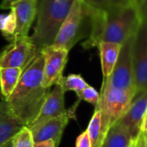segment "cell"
Here are the masks:
<instances>
[{"label":"cell","mask_w":147,"mask_h":147,"mask_svg":"<svg viewBox=\"0 0 147 147\" xmlns=\"http://www.w3.org/2000/svg\"><path fill=\"white\" fill-rule=\"evenodd\" d=\"M34 140L30 130L24 127L12 140V147H33Z\"/></svg>","instance_id":"ffe728a7"},{"label":"cell","mask_w":147,"mask_h":147,"mask_svg":"<svg viewBox=\"0 0 147 147\" xmlns=\"http://www.w3.org/2000/svg\"><path fill=\"white\" fill-rule=\"evenodd\" d=\"M142 20L147 22V0H140L137 4Z\"/></svg>","instance_id":"cb8c5ba5"},{"label":"cell","mask_w":147,"mask_h":147,"mask_svg":"<svg viewBox=\"0 0 147 147\" xmlns=\"http://www.w3.org/2000/svg\"><path fill=\"white\" fill-rule=\"evenodd\" d=\"M22 70L20 68H0V89L3 98H7L16 87Z\"/></svg>","instance_id":"e0dca14e"},{"label":"cell","mask_w":147,"mask_h":147,"mask_svg":"<svg viewBox=\"0 0 147 147\" xmlns=\"http://www.w3.org/2000/svg\"><path fill=\"white\" fill-rule=\"evenodd\" d=\"M76 147H92L91 140L86 130L79 134V136L77 138Z\"/></svg>","instance_id":"7402d4cb"},{"label":"cell","mask_w":147,"mask_h":147,"mask_svg":"<svg viewBox=\"0 0 147 147\" xmlns=\"http://www.w3.org/2000/svg\"><path fill=\"white\" fill-rule=\"evenodd\" d=\"M134 140L119 121L109 130L101 147H131Z\"/></svg>","instance_id":"2e32d148"},{"label":"cell","mask_w":147,"mask_h":147,"mask_svg":"<svg viewBox=\"0 0 147 147\" xmlns=\"http://www.w3.org/2000/svg\"><path fill=\"white\" fill-rule=\"evenodd\" d=\"M21 0H2L1 3H0V9H10L11 5Z\"/></svg>","instance_id":"4316f807"},{"label":"cell","mask_w":147,"mask_h":147,"mask_svg":"<svg viewBox=\"0 0 147 147\" xmlns=\"http://www.w3.org/2000/svg\"><path fill=\"white\" fill-rule=\"evenodd\" d=\"M146 130H147V109H146V115H145V118H144V122H143V125H142V132L146 131Z\"/></svg>","instance_id":"f1b7e54d"},{"label":"cell","mask_w":147,"mask_h":147,"mask_svg":"<svg viewBox=\"0 0 147 147\" xmlns=\"http://www.w3.org/2000/svg\"><path fill=\"white\" fill-rule=\"evenodd\" d=\"M91 30V8L83 0H74L52 46L70 51Z\"/></svg>","instance_id":"277c9868"},{"label":"cell","mask_w":147,"mask_h":147,"mask_svg":"<svg viewBox=\"0 0 147 147\" xmlns=\"http://www.w3.org/2000/svg\"><path fill=\"white\" fill-rule=\"evenodd\" d=\"M26 127L12 112L5 98L0 101V146L13 138Z\"/></svg>","instance_id":"5bb4252c"},{"label":"cell","mask_w":147,"mask_h":147,"mask_svg":"<svg viewBox=\"0 0 147 147\" xmlns=\"http://www.w3.org/2000/svg\"><path fill=\"white\" fill-rule=\"evenodd\" d=\"M33 147H56L53 140H48L40 142H34Z\"/></svg>","instance_id":"484cf974"},{"label":"cell","mask_w":147,"mask_h":147,"mask_svg":"<svg viewBox=\"0 0 147 147\" xmlns=\"http://www.w3.org/2000/svg\"><path fill=\"white\" fill-rule=\"evenodd\" d=\"M80 102V100L74 103L65 113L59 116L53 118L41 125L29 129L34 142H40L48 140H53L55 143V146L59 147L63 133L71 119H76V110Z\"/></svg>","instance_id":"9c48e42d"},{"label":"cell","mask_w":147,"mask_h":147,"mask_svg":"<svg viewBox=\"0 0 147 147\" xmlns=\"http://www.w3.org/2000/svg\"><path fill=\"white\" fill-rule=\"evenodd\" d=\"M146 109L147 90H146L136 95L127 113L120 120L134 140H136L142 133V125Z\"/></svg>","instance_id":"4fadbf2b"},{"label":"cell","mask_w":147,"mask_h":147,"mask_svg":"<svg viewBox=\"0 0 147 147\" xmlns=\"http://www.w3.org/2000/svg\"><path fill=\"white\" fill-rule=\"evenodd\" d=\"M76 94L80 101L87 102L94 105L95 107L97 105V103L99 102V96H100L99 92L90 85L86 86L84 90L77 92Z\"/></svg>","instance_id":"44dd1931"},{"label":"cell","mask_w":147,"mask_h":147,"mask_svg":"<svg viewBox=\"0 0 147 147\" xmlns=\"http://www.w3.org/2000/svg\"><path fill=\"white\" fill-rule=\"evenodd\" d=\"M59 84H60L65 92L74 91L76 93L89 85L80 74H70L66 77L63 76L59 82Z\"/></svg>","instance_id":"d6986e66"},{"label":"cell","mask_w":147,"mask_h":147,"mask_svg":"<svg viewBox=\"0 0 147 147\" xmlns=\"http://www.w3.org/2000/svg\"><path fill=\"white\" fill-rule=\"evenodd\" d=\"M131 147H145L144 144V139H143V134L142 133L140 134V136L133 141V144Z\"/></svg>","instance_id":"83f0119b"},{"label":"cell","mask_w":147,"mask_h":147,"mask_svg":"<svg viewBox=\"0 0 147 147\" xmlns=\"http://www.w3.org/2000/svg\"><path fill=\"white\" fill-rule=\"evenodd\" d=\"M107 7L109 6H123L133 3V0H106Z\"/></svg>","instance_id":"d4e9b609"},{"label":"cell","mask_w":147,"mask_h":147,"mask_svg":"<svg viewBox=\"0 0 147 147\" xmlns=\"http://www.w3.org/2000/svg\"><path fill=\"white\" fill-rule=\"evenodd\" d=\"M139 2H140V0H133V3H135L136 5L138 4V3H139Z\"/></svg>","instance_id":"1f68e13d"},{"label":"cell","mask_w":147,"mask_h":147,"mask_svg":"<svg viewBox=\"0 0 147 147\" xmlns=\"http://www.w3.org/2000/svg\"><path fill=\"white\" fill-rule=\"evenodd\" d=\"M99 49L103 78H107L114 70L119 58L121 45L115 42L102 41L97 46Z\"/></svg>","instance_id":"9a60e30c"},{"label":"cell","mask_w":147,"mask_h":147,"mask_svg":"<svg viewBox=\"0 0 147 147\" xmlns=\"http://www.w3.org/2000/svg\"><path fill=\"white\" fill-rule=\"evenodd\" d=\"M37 5L38 0H21L11 5L15 27L9 41L28 36L29 29L36 17Z\"/></svg>","instance_id":"8fae6325"},{"label":"cell","mask_w":147,"mask_h":147,"mask_svg":"<svg viewBox=\"0 0 147 147\" xmlns=\"http://www.w3.org/2000/svg\"><path fill=\"white\" fill-rule=\"evenodd\" d=\"M40 51L30 36L16 40L1 52L0 68L14 67L23 71Z\"/></svg>","instance_id":"ba28073f"},{"label":"cell","mask_w":147,"mask_h":147,"mask_svg":"<svg viewBox=\"0 0 147 147\" xmlns=\"http://www.w3.org/2000/svg\"><path fill=\"white\" fill-rule=\"evenodd\" d=\"M44 56L40 51L22 71L20 80L5 98L15 115L28 127L39 114L51 89L42 85Z\"/></svg>","instance_id":"7a4b0ae2"},{"label":"cell","mask_w":147,"mask_h":147,"mask_svg":"<svg viewBox=\"0 0 147 147\" xmlns=\"http://www.w3.org/2000/svg\"><path fill=\"white\" fill-rule=\"evenodd\" d=\"M73 1L38 0L36 25L30 38L40 50L53 44Z\"/></svg>","instance_id":"3957f363"},{"label":"cell","mask_w":147,"mask_h":147,"mask_svg":"<svg viewBox=\"0 0 147 147\" xmlns=\"http://www.w3.org/2000/svg\"><path fill=\"white\" fill-rule=\"evenodd\" d=\"M143 134V139H144V144H145V147H147V130L142 132Z\"/></svg>","instance_id":"f546056e"},{"label":"cell","mask_w":147,"mask_h":147,"mask_svg":"<svg viewBox=\"0 0 147 147\" xmlns=\"http://www.w3.org/2000/svg\"><path fill=\"white\" fill-rule=\"evenodd\" d=\"M141 20L138 6L133 3L102 9H91L90 34L82 46L84 49H90L97 47L102 41L122 45L134 35Z\"/></svg>","instance_id":"6da1fadb"},{"label":"cell","mask_w":147,"mask_h":147,"mask_svg":"<svg viewBox=\"0 0 147 147\" xmlns=\"http://www.w3.org/2000/svg\"><path fill=\"white\" fill-rule=\"evenodd\" d=\"M0 147H12V140H9V141H8V142H6L3 145L0 146Z\"/></svg>","instance_id":"4dcf8cb0"},{"label":"cell","mask_w":147,"mask_h":147,"mask_svg":"<svg viewBox=\"0 0 147 147\" xmlns=\"http://www.w3.org/2000/svg\"><path fill=\"white\" fill-rule=\"evenodd\" d=\"M44 56L42 85L51 89L63 78V71L68 60L70 51L49 46L40 50Z\"/></svg>","instance_id":"30bf717a"},{"label":"cell","mask_w":147,"mask_h":147,"mask_svg":"<svg viewBox=\"0 0 147 147\" xmlns=\"http://www.w3.org/2000/svg\"><path fill=\"white\" fill-rule=\"evenodd\" d=\"M86 131L91 140L92 147L102 146L104 137L102 131V115L101 111L97 108H95L94 114L90 121Z\"/></svg>","instance_id":"ac0fdd59"},{"label":"cell","mask_w":147,"mask_h":147,"mask_svg":"<svg viewBox=\"0 0 147 147\" xmlns=\"http://www.w3.org/2000/svg\"><path fill=\"white\" fill-rule=\"evenodd\" d=\"M99 95V102L95 108L101 111L102 131L105 139L109 130L127 113L136 94L114 88L103 80Z\"/></svg>","instance_id":"5b68a950"},{"label":"cell","mask_w":147,"mask_h":147,"mask_svg":"<svg viewBox=\"0 0 147 147\" xmlns=\"http://www.w3.org/2000/svg\"><path fill=\"white\" fill-rule=\"evenodd\" d=\"M65 93L60 84H55L45 99L39 114L27 127L32 129L65 113L67 109L65 106Z\"/></svg>","instance_id":"7c38bea8"},{"label":"cell","mask_w":147,"mask_h":147,"mask_svg":"<svg viewBox=\"0 0 147 147\" xmlns=\"http://www.w3.org/2000/svg\"><path fill=\"white\" fill-rule=\"evenodd\" d=\"M133 38L134 36L130 37L121 45L119 58L113 71L107 78H103V80L114 88L136 94L132 61Z\"/></svg>","instance_id":"52a82bcc"},{"label":"cell","mask_w":147,"mask_h":147,"mask_svg":"<svg viewBox=\"0 0 147 147\" xmlns=\"http://www.w3.org/2000/svg\"><path fill=\"white\" fill-rule=\"evenodd\" d=\"M132 61L136 95L147 90V22H141L134 35Z\"/></svg>","instance_id":"8992f818"},{"label":"cell","mask_w":147,"mask_h":147,"mask_svg":"<svg viewBox=\"0 0 147 147\" xmlns=\"http://www.w3.org/2000/svg\"><path fill=\"white\" fill-rule=\"evenodd\" d=\"M85 4H87L90 8L95 9H102L107 8V1L106 0H83Z\"/></svg>","instance_id":"603a6c76"}]
</instances>
